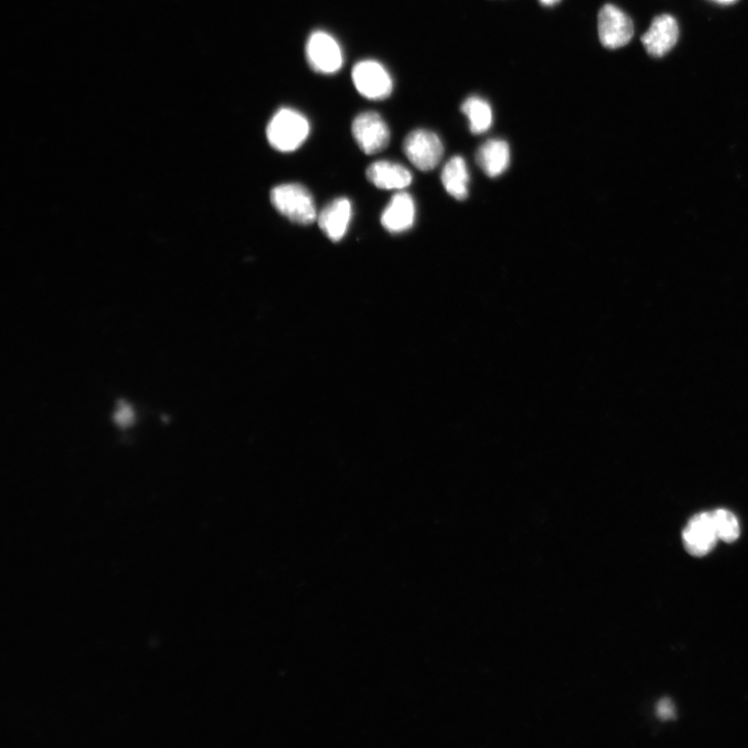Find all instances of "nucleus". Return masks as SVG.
<instances>
[{"instance_id": "f257e3e1", "label": "nucleus", "mask_w": 748, "mask_h": 748, "mask_svg": "<svg viewBox=\"0 0 748 748\" xmlns=\"http://www.w3.org/2000/svg\"><path fill=\"white\" fill-rule=\"evenodd\" d=\"M310 123L300 112L288 108L279 110L266 128L271 146L280 152H293L308 139Z\"/></svg>"}, {"instance_id": "f03ea898", "label": "nucleus", "mask_w": 748, "mask_h": 748, "mask_svg": "<svg viewBox=\"0 0 748 748\" xmlns=\"http://www.w3.org/2000/svg\"><path fill=\"white\" fill-rule=\"evenodd\" d=\"M271 201L282 216L300 225H311L317 221L314 199L305 186L288 183L276 186Z\"/></svg>"}, {"instance_id": "7ed1b4c3", "label": "nucleus", "mask_w": 748, "mask_h": 748, "mask_svg": "<svg viewBox=\"0 0 748 748\" xmlns=\"http://www.w3.org/2000/svg\"><path fill=\"white\" fill-rule=\"evenodd\" d=\"M404 151L417 169L427 172L438 167L444 154V147L435 132L417 129L410 132L405 139Z\"/></svg>"}, {"instance_id": "20e7f679", "label": "nucleus", "mask_w": 748, "mask_h": 748, "mask_svg": "<svg viewBox=\"0 0 748 748\" xmlns=\"http://www.w3.org/2000/svg\"><path fill=\"white\" fill-rule=\"evenodd\" d=\"M306 56L310 67L317 73L334 74L343 65V52L330 34L317 31L311 34L306 45Z\"/></svg>"}, {"instance_id": "39448f33", "label": "nucleus", "mask_w": 748, "mask_h": 748, "mask_svg": "<svg viewBox=\"0 0 748 748\" xmlns=\"http://www.w3.org/2000/svg\"><path fill=\"white\" fill-rule=\"evenodd\" d=\"M357 91L370 100L388 98L393 90L391 75L377 61L366 60L355 65L352 73Z\"/></svg>"}, {"instance_id": "423d86ee", "label": "nucleus", "mask_w": 748, "mask_h": 748, "mask_svg": "<svg viewBox=\"0 0 748 748\" xmlns=\"http://www.w3.org/2000/svg\"><path fill=\"white\" fill-rule=\"evenodd\" d=\"M352 131L357 145L367 155L382 152L390 143V129L376 112L358 115L353 122Z\"/></svg>"}, {"instance_id": "0eeeda50", "label": "nucleus", "mask_w": 748, "mask_h": 748, "mask_svg": "<svg viewBox=\"0 0 748 748\" xmlns=\"http://www.w3.org/2000/svg\"><path fill=\"white\" fill-rule=\"evenodd\" d=\"M598 32L601 43L609 49L626 46L634 34L631 18L620 8L605 5L599 13Z\"/></svg>"}, {"instance_id": "6e6552de", "label": "nucleus", "mask_w": 748, "mask_h": 748, "mask_svg": "<svg viewBox=\"0 0 748 748\" xmlns=\"http://www.w3.org/2000/svg\"><path fill=\"white\" fill-rule=\"evenodd\" d=\"M718 538L712 513H701L688 522L683 531V543L689 554L703 557L715 547Z\"/></svg>"}, {"instance_id": "1a4fd4ad", "label": "nucleus", "mask_w": 748, "mask_h": 748, "mask_svg": "<svg viewBox=\"0 0 748 748\" xmlns=\"http://www.w3.org/2000/svg\"><path fill=\"white\" fill-rule=\"evenodd\" d=\"M678 39L679 26L676 19L670 15H661L654 19L641 41L650 56L660 58L677 44Z\"/></svg>"}, {"instance_id": "9d476101", "label": "nucleus", "mask_w": 748, "mask_h": 748, "mask_svg": "<svg viewBox=\"0 0 748 748\" xmlns=\"http://www.w3.org/2000/svg\"><path fill=\"white\" fill-rule=\"evenodd\" d=\"M353 217L352 202L346 198H338L327 205L317 217V223L326 236L337 243L349 229Z\"/></svg>"}, {"instance_id": "9b49d317", "label": "nucleus", "mask_w": 748, "mask_h": 748, "mask_svg": "<svg viewBox=\"0 0 748 748\" xmlns=\"http://www.w3.org/2000/svg\"><path fill=\"white\" fill-rule=\"evenodd\" d=\"M369 182L385 191H403L411 185V172L402 165L381 160L373 163L366 171Z\"/></svg>"}, {"instance_id": "f8f14e48", "label": "nucleus", "mask_w": 748, "mask_h": 748, "mask_svg": "<svg viewBox=\"0 0 748 748\" xmlns=\"http://www.w3.org/2000/svg\"><path fill=\"white\" fill-rule=\"evenodd\" d=\"M416 207L412 196L405 192L393 196L382 215V225L390 233H402L415 223Z\"/></svg>"}, {"instance_id": "ddd939ff", "label": "nucleus", "mask_w": 748, "mask_h": 748, "mask_svg": "<svg viewBox=\"0 0 748 748\" xmlns=\"http://www.w3.org/2000/svg\"><path fill=\"white\" fill-rule=\"evenodd\" d=\"M476 160L480 169L489 177H498L510 166V146L503 140H489L478 149Z\"/></svg>"}, {"instance_id": "4468645a", "label": "nucleus", "mask_w": 748, "mask_h": 748, "mask_svg": "<svg viewBox=\"0 0 748 748\" xmlns=\"http://www.w3.org/2000/svg\"><path fill=\"white\" fill-rule=\"evenodd\" d=\"M441 179L444 189L451 197L457 200L468 197L470 174L463 157H452L445 165Z\"/></svg>"}, {"instance_id": "2eb2a0df", "label": "nucleus", "mask_w": 748, "mask_h": 748, "mask_svg": "<svg viewBox=\"0 0 748 748\" xmlns=\"http://www.w3.org/2000/svg\"><path fill=\"white\" fill-rule=\"evenodd\" d=\"M461 111L468 118L470 130L474 135H482L493 124L492 106L482 97L467 98L461 106Z\"/></svg>"}, {"instance_id": "dca6fc26", "label": "nucleus", "mask_w": 748, "mask_h": 748, "mask_svg": "<svg viewBox=\"0 0 748 748\" xmlns=\"http://www.w3.org/2000/svg\"><path fill=\"white\" fill-rule=\"evenodd\" d=\"M714 526L719 541L733 543L740 536V524L736 516L728 510L712 512Z\"/></svg>"}, {"instance_id": "f3484780", "label": "nucleus", "mask_w": 748, "mask_h": 748, "mask_svg": "<svg viewBox=\"0 0 748 748\" xmlns=\"http://www.w3.org/2000/svg\"><path fill=\"white\" fill-rule=\"evenodd\" d=\"M135 421V412L126 403H121L115 413V422L121 427H127Z\"/></svg>"}, {"instance_id": "a211bd4d", "label": "nucleus", "mask_w": 748, "mask_h": 748, "mask_svg": "<svg viewBox=\"0 0 748 748\" xmlns=\"http://www.w3.org/2000/svg\"><path fill=\"white\" fill-rule=\"evenodd\" d=\"M658 716L663 720L673 719L676 715L675 707L672 701L662 700L657 707Z\"/></svg>"}, {"instance_id": "6ab92c4d", "label": "nucleus", "mask_w": 748, "mask_h": 748, "mask_svg": "<svg viewBox=\"0 0 748 748\" xmlns=\"http://www.w3.org/2000/svg\"><path fill=\"white\" fill-rule=\"evenodd\" d=\"M541 4L547 7L555 6L560 0H540Z\"/></svg>"}, {"instance_id": "aec40b11", "label": "nucleus", "mask_w": 748, "mask_h": 748, "mask_svg": "<svg viewBox=\"0 0 748 748\" xmlns=\"http://www.w3.org/2000/svg\"><path fill=\"white\" fill-rule=\"evenodd\" d=\"M715 2L720 4H732L735 2V0H715Z\"/></svg>"}]
</instances>
